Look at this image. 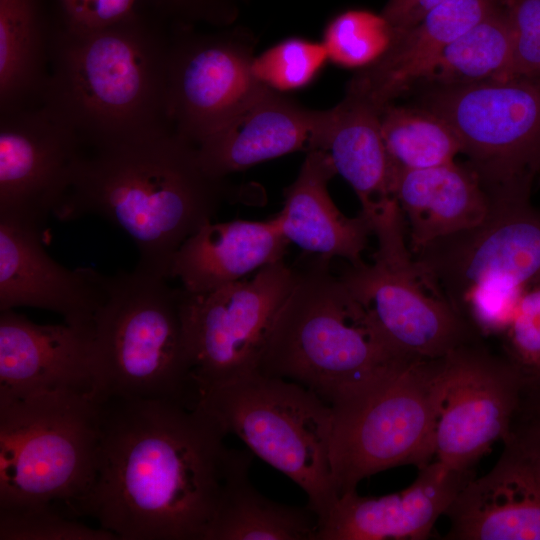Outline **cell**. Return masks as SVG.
Segmentation results:
<instances>
[{"mask_svg": "<svg viewBox=\"0 0 540 540\" xmlns=\"http://www.w3.org/2000/svg\"><path fill=\"white\" fill-rule=\"evenodd\" d=\"M99 402L96 474L78 515L121 540H205L227 477L249 452L227 447L199 404Z\"/></svg>", "mask_w": 540, "mask_h": 540, "instance_id": "6da1fadb", "label": "cell"}, {"mask_svg": "<svg viewBox=\"0 0 540 540\" xmlns=\"http://www.w3.org/2000/svg\"><path fill=\"white\" fill-rule=\"evenodd\" d=\"M229 197L225 179L201 166L197 146L170 130L87 150L53 215L102 217L134 242L136 267L171 279L176 252Z\"/></svg>", "mask_w": 540, "mask_h": 540, "instance_id": "7a4b0ae2", "label": "cell"}, {"mask_svg": "<svg viewBox=\"0 0 540 540\" xmlns=\"http://www.w3.org/2000/svg\"><path fill=\"white\" fill-rule=\"evenodd\" d=\"M170 38L133 16L84 29L66 23L51 36L42 105L87 150L173 130L168 112Z\"/></svg>", "mask_w": 540, "mask_h": 540, "instance_id": "3957f363", "label": "cell"}, {"mask_svg": "<svg viewBox=\"0 0 540 540\" xmlns=\"http://www.w3.org/2000/svg\"><path fill=\"white\" fill-rule=\"evenodd\" d=\"M141 268L104 278L92 320L93 397L144 399L194 408L201 390L182 311V289Z\"/></svg>", "mask_w": 540, "mask_h": 540, "instance_id": "277c9868", "label": "cell"}, {"mask_svg": "<svg viewBox=\"0 0 540 540\" xmlns=\"http://www.w3.org/2000/svg\"><path fill=\"white\" fill-rule=\"evenodd\" d=\"M281 305L257 371L298 383L332 405L408 362L395 357L333 275L329 260L308 255Z\"/></svg>", "mask_w": 540, "mask_h": 540, "instance_id": "5b68a950", "label": "cell"}, {"mask_svg": "<svg viewBox=\"0 0 540 540\" xmlns=\"http://www.w3.org/2000/svg\"><path fill=\"white\" fill-rule=\"evenodd\" d=\"M99 438L100 402L91 394L0 395V508L55 504L79 516Z\"/></svg>", "mask_w": 540, "mask_h": 540, "instance_id": "8992f818", "label": "cell"}, {"mask_svg": "<svg viewBox=\"0 0 540 540\" xmlns=\"http://www.w3.org/2000/svg\"><path fill=\"white\" fill-rule=\"evenodd\" d=\"M442 376L443 357L404 362L331 405L338 497L378 472L431 462Z\"/></svg>", "mask_w": 540, "mask_h": 540, "instance_id": "52a82bcc", "label": "cell"}, {"mask_svg": "<svg viewBox=\"0 0 540 540\" xmlns=\"http://www.w3.org/2000/svg\"><path fill=\"white\" fill-rule=\"evenodd\" d=\"M225 432L307 495L318 526L338 499L330 465L332 408L304 386L255 371L205 391L199 402Z\"/></svg>", "mask_w": 540, "mask_h": 540, "instance_id": "ba28073f", "label": "cell"}, {"mask_svg": "<svg viewBox=\"0 0 540 540\" xmlns=\"http://www.w3.org/2000/svg\"><path fill=\"white\" fill-rule=\"evenodd\" d=\"M404 218L397 214L373 230V262L361 261L339 276L386 348L407 361L442 358L480 341L475 326L427 282L409 252Z\"/></svg>", "mask_w": 540, "mask_h": 540, "instance_id": "9c48e42d", "label": "cell"}, {"mask_svg": "<svg viewBox=\"0 0 540 540\" xmlns=\"http://www.w3.org/2000/svg\"><path fill=\"white\" fill-rule=\"evenodd\" d=\"M422 100L455 130L491 203L530 200L540 171V78L431 87Z\"/></svg>", "mask_w": 540, "mask_h": 540, "instance_id": "30bf717a", "label": "cell"}, {"mask_svg": "<svg viewBox=\"0 0 540 540\" xmlns=\"http://www.w3.org/2000/svg\"><path fill=\"white\" fill-rule=\"evenodd\" d=\"M296 269L284 260L204 293L182 288L181 311L201 394L257 371ZM202 397V396H201Z\"/></svg>", "mask_w": 540, "mask_h": 540, "instance_id": "8fae6325", "label": "cell"}, {"mask_svg": "<svg viewBox=\"0 0 540 540\" xmlns=\"http://www.w3.org/2000/svg\"><path fill=\"white\" fill-rule=\"evenodd\" d=\"M525 382L512 360L493 354L480 341L444 356L435 460L449 470L472 472L494 442L509 436Z\"/></svg>", "mask_w": 540, "mask_h": 540, "instance_id": "7c38bea8", "label": "cell"}, {"mask_svg": "<svg viewBox=\"0 0 540 540\" xmlns=\"http://www.w3.org/2000/svg\"><path fill=\"white\" fill-rule=\"evenodd\" d=\"M412 255L431 287L457 310L464 293L480 282L529 288L540 283V211L530 200L491 203L481 223Z\"/></svg>", "mask_w": 540, "mask_h": 540, "instance_id": "4fadbf2b", "label": "cell"}, {"mask_svg": "<svg viewBox=\"0 0 540 540\" xmlns=\"http://www.w3.org/2000/svg\"><path fill=\"white\" fill-rule=\"evenodd\" d=\"M249 48L231 34L177 33L170 38L168 112L173 130L198 146L266 88Z\"/></svg>", "mask_w": 540, "mask_h": 540, "instance_id": "5bb4252c", "label": "cell"}, {"mask_svg": "<svg viewBox=\"0 0 540 540\" xmlns=\"http://www.w3.org/2000/svg\"><path fill=\"white\" fill-rule=\"evenodd\" d=\"M86 150L45 105L0 114V215L43 227Z\"/></svg>", "mask_w": 540, "mask_h": 540, "instance_id": "9a60e30c", "label": "cell"}, {"mask_svg": "<svg viewBox=\"0 0 540 540\" xmlns=\"http://www.w3.org/2000/svg\"><path fill=\"white\" fill-rule=\"evenodd\" d=\"M493 468L470 479L445 515L448 540H540V444L512 428Z\"/></svg>", "mask_w": 540, "mask_h": 540, "instance_id": "2e32d148", "label": "cell"}, {"mask_svg": "<svg viewBox=\"0 0 540 540\" xmlns=\"http://www.w3.org/2000/svg\"><path fill=\"white\" fill-rule=\"evenodd\" d=\"M105 275L91 268L68 269L43 243V227L0 215V311L34 307L64 322L91 326L104 294Z\"/></svg>", "mask_w": 540, "mask_h": 540, "instance_id": "e0dca14e", "label": "cell"}, {"mask_svg": "<svg viewBox=\"0 0 540 540\" xmlns=\"http://www.w3.org/2000/svg\"><path fill=\"white\" fill-rule=\"evenodd\" d=\"M91 326L38 324L0 311V395L73 391L93 396Z\"/></svg>", "mask_w": 540, "mask_h": 540, "instance_id": "ac0fdd59", "label": "cell"}, {"mask_svg": "<svg viewBox=\"0 0 540 540\" xmlns=\"http://www.w3.org/2000/svg\"><path fill=\"white\" fill-rule=\"evenodd\" d=\"M472 478V472L449 470L434 460L400 492L381 497L347 492L319 524L316 540H425Z\"/></svg>", "mask_w": 540, "mask_h": 540, "instance_id": "d6986e66", "label": "cell"}, {"mask_svg": "<svg viewBox=\"0 0 540 540\" xmlns=\"http://www.w3.org/2000/svg\"><path fill=\"white\" fill-rule=\"evenodd\" d=\"M504 0H448L413 26L392 36L387 50L360 69L348 84V95L379 112L420 83L445 48Z\"/></svg>", "mask_w": 540, "mask_h": 540, "instance_id": "ffe728a7", "label": "cell"}, {"mask_svg": "<svg viewBox=\"0 0 540 540\" xmlns=\"http://www.w3.org/2000/svg\"><path fill=\"white\" fill-rule=\"evenodd\" d=\"M323 111L310 110L267 87L223 128L198 146L203 169L225 179L258 163L310 149Z\"/></svg>", "mask_w": 540, "mask_h": 540, "instance_id": "44dd1931", "label": "cell"}, {"mask_svg": "<svg viewBox=\"0 0 540 540\" xmlns=\"http://www.w3.org/2000/svg\"><path fill=\"white\" fill-rule=\"evenodd\" d=\"M289 243L276 215L264 221H210L176 252L171 278L188 293L208 292L282 260Z\"/></svg>", "mask_w": 540, "mask_h": 540, "instance_id": "7402d4cb", "label": "cell"}, {"mask_svg": "<svg viewBox=\"0 0 540 540\" xmlns=\"http://www.w3.org/2000/svg\"><path fill=\"white\" fill-rule=\"evenodd\" d=\"M335 174L326 151L309 150L297 178L285 189L284 205L276 216L287 240L306 254L357 264L363 261L361 255L373 227L362 212L347 217L337 208L328 192Z\"/></svg>", "mask_w": 540, "mask_h": 540, "instance_id": "603a6c76", "label": "cell"}, {"mask_svg": "<svg viewBox=\"0 0 540 540\" xmlns=\"http://www.w3.org/2000/svg\"><path fill=\"white\" fill-rule=\"evenodd\" d=\"M392 193L409 226L410 251L481 223L491 200L468 164L393 170Z\"/></svg>", "mask_w": 540, "mask_h": 540, "instance_id": "cb8c5ba5", "label": "cell"}, {"mask_svg": "<svg viewBox=\"0 0 540 540\" xmlns=\"http://www.w3.org/2000/svg\"><path fill=\"white\" fill-rule=\"evenodd\" d=\"M312 149L329 154L336 173L351 185L360 200L361 212L371 223L397 204L380 112L369 103L346 94L338 105L323 110Z\"/></svg>", "mask_w": 540, "mask_h": 540, "instance_id": "d4e9b609", "label": "cell"}, {"mask_svg": "<svg viewBox=\"0 0 540 540\" xmlns=\"http://www.w3.org/2000/svg\"><path fill=\"white\" fill-rule=\"evenodd\" d=\"M251 462L249 453L227 477L205 540H316V514L263 496L249 480Z\"/></svg>", "mask_w": 540, "mask_h": 540, "instance_id": "484cf974", "label": "cell"}, {"mask_svg": "<svg viewBox=\"0 0 540 540\" xmlns=\"http://www.w3.org/2000/svg\"><path fill=\"white\" fill-rule=\"evenodd\" d=\"M51 36L36 0H0V114L42 105Z\"/></svg>", "mask_w": 540, "mask_h": 540, "instance_id": "4316f807", "label": "cell"}, {"mask_svg": "<svg viewBox=\"0 0 540 540\" xmlns=\"http://www.w3.org/2000/svg\"><path fill=\"white\" fill-rule=\"evenodd\" d=\"M512 38L504 3L441 53L420 83L456 86L512 78Z\"/></svg>", "mask_w": 540, "mask_h": 540, "instance_id": "83f0119b", "label": "cell"}, {"mask_svg": "<svg viewBox=\"0 0 540 540\" xmlns=\"http://www.w3.org/2000/svg\"><path fill=\"white\" fill-rule=\"evenodd\" d=\"M380 128L393 170L434 167L462 153L452 126L421 105L386 106L380 112Z\"/></svg>", "mask_w": 540, "mask_h": 540, "instance_id": "f1b7e54d", "label": "cell"}, {"mask_svg": "<svg viewBox=\"0 0 540 540\" xmlns=\"http://www.w3.org/2000/svg\"><path fill=\"white\" fill-rule=\"evenodd\" d=\"M392 29L382 14L348 10L326 26L322 44L328 60L345 68L363 69L387 50Z\"/></svg>", "mask_w": 540, "mask_h": 540, "instance_id": "f546056e", "label": "cell"}, {"mask_svg": "<svg viewBox=\"0 0 540 540\" xmlns=\"http://www.w3.org/2000/svg\"><path fill=\"white\" fill-rule=\"evenodd\" d=\"M55 504L0 508V540H118Z\"/></svg>", "mask_w": 540, "mask_h": 540, "instance_id": "4dcf8cb0", "label": "cell"}, {"mask_svg": "<svg viewBox=\"0 0 540 540\" xmlns=\"http://www.w3.org/2000/svg\"><path fill=\"white\" fill-rule=\"evenodd\" d=\"M328 60L322 43L288 38L254 57L255 77L275 91H290L309 85Z\"/></svg>", "mask_w": 540, "mask_h": 540, "instance_id": "1f68e13d", "label": "cell"}, {"mask_svg": "<svg viewBox=\"0 0 540 540\" xmlns=\"http://www.w3.org/2000/svg\"><path fill=\"white\" fill-rule=\"evenodd\" d=\"M527 289L503 280L480 282L464 293L458 310L480 334L504 333Z\"/></svg>", "mask_w": 540, "mask_h": 540, "instance_id": "d6a6232c", "label": "cell"}, {"mask_svg": "<svg viewBox=\"0 0 540 540\" xmlns=\"http://www.w3.org/2000/svg\"><path fill=\"white\" fill-rule=\"evenodd\" d=\"M508 358L523 372L526 381L540 376V283L522 295L514 316L503 333Z\"/></svg>", "mask_w": 540, "mask_h": 540, "instance_id": "836d02e7", "label": "cell"}, {"mask_svg": "<svg viewBox=\"0 0 540 540\" xmlns=\"http://www.w3.org/2000/svg\"><path fill=\"white\" fill-rule=\"evenodd\" d=\"M512 38L511 76L540 78V0H504Z\"/></svg>", "mask_w": 540, "mask_h": 540, "instance_id": "e575fe53", "label": "cell"}, {"mask_svg": "<svg viewBox=\"0 0 540 540\" xmlns=\"http://www.w3.org/2000/svg\"><path fill=\"white\" fill-rule=\"evenodd\" d=\"M137 0H61L67 23L97 29L119 23L135 14Z\"/></svg>", "mask_w": 540, "mask_h": 540, "instance_id": "d590c367", "label": "cell"}, {"mask_svg": "<svg viewBox=\"0 0 540 540\" xmlns=\"http://www.w3.org/2000/svg\"><path fill=\"white\" fill-rule=\"evenodd\" d=\"M448 0H389L382 16L392 29V34L413 26L428 12Z\"/></svg>", "mask_w": 540, "mask_h": 540, "instance_id": "8d00e7d4", "label": "cell"}, {"mask_svg": "<svg viewBox=\"0 0 540 540\" xmlns=\"http://www.w3.org/2000/svg\"><path fill=\"white\" fill-rule=\"evenodd\" d=\"M512 427L525 432L540 444V400L523 398Z\"/></svg>", "mask_w": 540, "mask_h": 540, "instance_id": "74e56055", "label": "cell"}, {"mask_svg": "<svg viewBox=\"0 0 540 540\" xmlns=\"http://www.w3.org/2000/svg\"><path fill=\"white\" fill-rule=\"evenodd\" d=\"M163 2L164 5L170 6V7H176V8H184L188 9V12L190 13V10H194V13L200 14L201 8L207 5V1L209 0H160Z\"/></svg>", "mask_w": 540, "mask_h": 540, "instance_id": "f35d334b", "label": "cell"}, {"mask_svg": "<svg viewBox=\"0 0 540 540\" xmlns=\"http://www.w3.org/2000/svg\"><path fill=\"white\" fill-rule=\"evenodd\" d=\"M524 397L533 400H540V376L536 379L526 381Z\"/></svg>", "mask_w": 540, "mask_h": 540, "instance_id": "ab89813d", "label": "cell"}]
</instances>
